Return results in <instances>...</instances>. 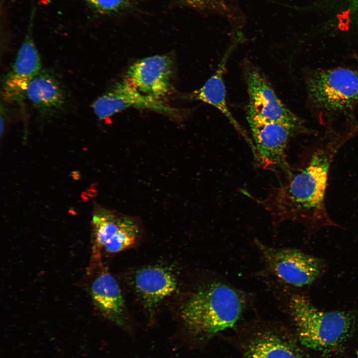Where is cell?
Masks as SVG:
<instances>
[{"instance_id":"obj_1","label":"cell","mask_w":358,"mask_h":358,"mask_svg":"<svg viewBox=\"0 0 358 358\" xmlns=\"http://www.w3.org/2000/svg\"><path fill=\"white\" fill-rule=\"evenodd\" d=\"M347 139L322 141L311 148L301 167L287 180L255 199L270 215L275 225L301 223L312 233L327 226L339 227L330 217L326 196L331 166Z\"/></svg>"},{"instance_id":"obj_2","label":"cell","mask_w":358,"mask_h":358,"mask_svg":"<svg viewBox=\"0 0 358 358\" xmlns=\"http://www.w3.org/2000/svg\"><path fill=\"white\" fill-rule=\"evenodd\" d=\"M279 305L289 316L301 345L322 354L342 349L356 325L355 315L346 311H324L305 295L292 289L269 284Z\"/></svg>"},{"instance_id":"obj_3","label":"cell","mask_w":358,"mask_h":358,"mask_svg":"<svg viewBox=\"0 0 358 358\" xmlns=\"http://www.w3.org/2000/svg\"><path fill=\"white\" fill-rule=\"evenodd\" d=\"M252 302L250 294L214 276L197 286L181 305L179 314L190 333L210 337L233 327Z\"/></svg>"},{"instance_id":"obj_4","label":"cell","mask_w":358,"mask_h":358,"mask_svg":"<svg viewBox=\"0 0 358 358\" xmlns=\"http://www.w3.org/2000/svg\"><path fill=\"white\" fill-rule=\"evenodd\" d=\"M254 244L263 262L267 283L290 289L303 287L313 282L324 270L321 259L300 250L269 246L257 239Z\"/></svg>"},{"instance_id":"obj_5","label":"cell","mask_w":358,"mask_h":358,"mask_svg":"<svg viewBox=\"0 0 358 358\" xmlns=\"http://www.w3.org/2000/svg\"><path fill=\"white\" fill-rule=\"evenodd\" d=\"M306 88L316 105L328 110H344L358 99V74L346 68L317 70L307 77Z\"/></svg>"},{"instance_id":"obj_6","label":"cell","mask_w":358,"mask_h":358,"mask_svg":"<svg viewBox=\"0 0 358 358\" xmlns=\"http://www.w3.org/2000/svg\"><path fill=\"white\" fill-rule=\"evenodd\" d=\"M244 74L249 94L247 117L278 122L298 133L307 132L302 121L278 97L258 69L247 64Z\"/></svg>"},{"instance_id":"obj_7","label":"cell","mask_w":358,"mask_h":358,"mask_svg":"<svg viewBox=\"0 0 358 358\" xmlns=\"http://www.w3.org/2000/svg\"><path fill=\"white\" fill-rule=\"evenodd\" d=\"M247 120L255 142V156L260 166L290 175L292 171L287 161L286 149L290 138L299 133L278 122L252 117H247Z\"/></svg>"},{"instance_id":"obj_8","label":"cell","mask_w":358,"mask_h":358,"mask_svg":"<svg viewBox=\"0 0 358 358\" xmlns=\"http://www.w3.org/2000/svg\"><path fill=\"white\" fill-rule=\"evenodd\" d=\"M35 11L30 15L27 31L10 71L5 76L2 87L3 97L21 105L26 97L28 85L42 70L38 51L32 36Z\"/></svg>"},{"instance_id":"obj_9","label":"cell","mask_w":358,"mask_h":358,"mask_svg":"<svg viewBox=\"0 0 358 358\" xmlns=\"http://www.w3.org/2000/svg\"><path fill=\"white\" fill-rule=\"evenodd\" d=\"M172 75L171 58L167 55H154L132 64L124 79L141 93L161 100L170 89Z\"/></svg>"},{"instance_id":"obj_10","label":"cell","mask_w":358,"mask_h":358,"mask_svg":"<svg viewBox=\"0 0 358 358\" xmlns=\"http://www.w3.org/2000/svg\"><path fill=\"white\" fill-rule=\"evenodd\" d=\"M130 107L150 109L176 117L178 111L162 100L149 97L138 91L125 79L117 83L92 103L95 115L100 120Z\"/></svg>"},{"instance_id":"obj_11","label":"cell","mask_w":358,"mask_h":358,"mask_svg":"<svg viewBox=\"0 0 358 358\" xmlns=\"http://www.w3.org/2000/svg\"><path fill=\"white\" fill-rule=\"evenodd\" d=\"M179 285L175 273L167 267L151 266L138 269L133 286L144 307L150 312L174 294Z\"/></svg>"},{"instance_id":"obj_12","label":"cell","mask_w":358,"mask_h":358,"mask_svg":"<svg viewBox=\"0 0 358 358\" xmlns=\"http://www.w3.org/2000/svg\"><path fill=\"white\" fill-rule=\"evenodd\" d=\"M90 290L93 303L99 312L115 324L124 326L126 323L125 302L115 278L103 269L94 278Z\"/></svg>"},{"instance_id":"obj_13","label":"cell","mask_w":358,"mask_h":358,"mask_svg":"<svg viewBox=\"0 0 358 358\" xmlns=\"http://www.w3.org/2000/svg\"><path fill=\"white\" fill-rule=\"evenodd\" d=\"M26 97L39 112L45 114L59 110L66 100L59 79L52 72L42 69L29 83Z\"/></svg>"},{"instance_id":"obj_14","label":"cell","mask_w":358,"mask_h":358,"mask_svg":"<svg viewBox=\"0 0 358 358\" xmlns=\"http://www.w3.org/2000/svg\"><path fill=\"white\" fill-rule=\"evenodd\" d=\"M249 342L247 358H304L298 349L273 330L257 332Z\"/></svg>"},{"instance_id":"obj_15","label":"cell","mask_w":358,"mask_h":358,"mask_svg":"<svg viewBox=\"0 0 358 358\" xmlns=\"http://www.w3.org/2000/svg\"><path fill=\"white\" fill-rule=\"evenodd\" d=\"M232 47L224 53L215 73L206 81L203 86L195 91L193 98L209 104L220 111L241 133L244 131L231 114L226 101V91L223 75Z\"/></svg>"},{"instance_id":"obj_16","label":"cell","mask_w":358,"mask_h":358,"mask_svg":"<svg viewBox=\"0 0 358 358\" xmlns=\"http://www.w3.org/2000/svg\"><path fill=\"white\" fill-rule=\"evenodd\" d=\"M124 216L102 207L95 208L91 221V267L100 263L101 252L104 246L117 233Z\"/></svg>"},{"instance_id":"obj_17","label":"cell","mask_w":358,"mask_h":358,"mask_svg":"<svg viewBox=\"0 0 358 358\" xmlns=\"http://www.w3.org/2000/svg\"><path fill=\"white\" fill-rule=\"evenodd\" d=\"M140 233V227L135 219L125 215L117 232L103 250L107 253L115 254L128 249L137 243Z\"/></svg>"},{"instance_id":"obj_18","label":"cell","mask_w":358,"mask_h":358,"mask_svg":"<svg viewBox=\"0 0 358 358\" xmlns=\"http://www.w3.org/2000/svg\"><path fill=\"white\" fill-rule=\"evenodd\" d=\"M191 8L214 12L226 18L235 16L234 0H180Z\"/></svg>"},{"instance_id":"obj_19","label":"cell","mask_w":358,"mask_h":358,"mask_svg":"<svg viewBox=\"0 0 358 358\" xmlns=\"http://www.w3.org/2000/svg\"><path fill=\"white\" fill-rule=\"evenodd\" d=\"M96 11L106 14L123 11L131 4L132 0H85Z\"/></svg>"},{"instance_id":"obj_20","label":"cell","mask_w":358,"mask_h":358,"mask_svg":"<svg viewBox=\"0 0 358 358\" xmlns=\"http://www.w3.org/2000/svg\"><path fill=\"white\" fill-rule=\"evenodd\" d=\"M352 6L354 10L358 12V0H352Z\"/></svg>"},{"instance_id":"obj_21","label":"cell","mask_w":358,"mask_h":358,"mask_svg":"<svg viewBox=\"0 0 358 358\" xmlns=\"http://www.w3.org/2000/svg\"><path fill=\"white\" fill-rule=\"evenodd\" d=\"M356 355H357V358H358V350L357 351Z\"/></svg>"}]
</instances>
